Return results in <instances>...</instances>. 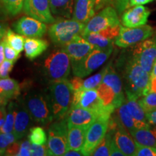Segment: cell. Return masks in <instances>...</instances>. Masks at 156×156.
Returning <instances> with one entry per match:
<instances>
[{
    "label": "cell",
    "instance_id": "1",
    "mask_svg": "<svg viewBox=\"0 0 156 156\" xmlns=\"http://www.w3.org/2000/svg\"><path fill=\"white\" fill-rule=\"evenodd\" d=\"M124 79L126 97L139 99L143 96L147 88L151 73H147L131 56L124 67Z\"/></svg>",
    "mask_w": 156,
    "mask_h": 156
},
{
    "label": "cell",
    "instance_id": "2",
    "mask_svg": "<svg viewBox=\"0 0 156 156\" xmlns=\"http://www.w3.org/2000/svg\"><path fill=\"white\" fill-rule=\"evenodd\" d=\"M49 90L54 119H64L71 108L73 99L74 90L70 81L67 79L51 81Z\"/></svg>",
    "mask_w": 156,
    "mask_h": 156
},
{
    "label": "cell",
    "instance_id": "3",
    "mask_svg": "<svg viewBox=\"0 0 156 156\" xmlns=\"http://www.w3.org/2000/svg\"><path fill=\"white\" fill-rule=\"evenodd\" d=\"M23 100L34 122L46 125L54 120L49 95L33 91L25 95Z\"/></svg>",
    "mask_w": 156,
    "mask_h": 156
},
{
    "label": "cell",
    "instance_id": "4",
    "mask_svg": "<svg viewBox=\"0 0 156 156\" xmlns=\"http://www.w3.org/2000/svg\"><path fill=\"white\" fill-rule=\"evenodd\" d=\"M85 25L74 19L58 20L49 27L48 35L54 45L64 46L76 37L81 36Z\"/></svg>",
    "mask_w": 156,
    "mask_h": 156
},
{
    "label": "cell",
    "instance_id": "5",
    "mask_svg": "<svg viewBox=\"0 0 156 156\" xmlns=\"http://www.w3.org/2000/svg\"><path fill=\"white\" fill-rule=\"evenodd\" d=\"M71 60L63 49L52 52L44 62V69L51 81L67 79L71 69Z\"/></svg>",
    "mask_w": 156,
    "mask_h": 156
},
{
    "label": "cell",
    "instance_id": "6",
    "mask_svg": "<svg viewBox=\"0 0 156 156\" xmlns=\"http://www.w3.org/2000/svg\"><path fill=\"white\" fill-rule=\"evenodd\" d=\"M68 123L67 118L56 120L48 130V147L51 155H64L69 150L68 145Z\"/></svg>",
    "mask_w": 156,
    "mask_h": 156
},
{
    "label": "cell",
    "instance_id": "7",
    "mask_svg": "<svg viewBox=\"0 0 156 156\" xmlns=\"http://www.w3.org/2000/svg\"><path fill=\"white\" fill-rule=\"evenodd\" d=\"M110 117L106 116H98L87 129L85 143L81 150L83 155H92L97 146L104 138L108 132Z\"/></svg>",
    "mask_w": 156,
    "mask_h": 156
},
{
    "label": "cell",
    "instance_id": "8",
    "mask_svg": "<svg viewBox=\"0 0 156 156\" xmlns=\"http://www.w3.org/2000/svg\"><path fill=\"white\" fill-rule=\"evenodd\" d=\"M119 25H120V21L116 9L112 6L108 5L86 23L81 36H84L93 32H99Z\"/></svg>",
    "mask_w": 156,
    "mask_h": 156
},
{
    "label": "cell",
    "instance_id": "9",
    "mask_svg": "<svg viewBox=\"0 0 156 156\" xmlns=\"http://www.w3.org/2000/svg\"><path fill=\"white\" fill-rule=\"evenodd\" d=\"M151 25H144L135 28L121 26L119 36L115 38L114 44L121 48H128L149 38L154 34Z\"/></svg>",
    "mask_w": 156,
    "mask_h": 156
},
{
    "label": "cell",
    "instance_id": "10",
    "mask_svg": "<svg viewBox=\"0 0 156 156\" xmlns=\"http://www.w3.org/2000/svg\"><path fill=\"white\" fill-rule=\"evenodd\" d=\"M113 49L94 48L83 62L72 67L74 75L82 78L89 75L103 65L112 54Z\"/></svg>",
    "mask_w": 156,
    "mask_h": 156
},
{
    "label": "cell",
    "instance_id": "11",
    "mask_svg": "<svg viewBox=\"0 0 156 156\" xmlns=\"http://www.w3.org/2000/svg\"><path fill=\"white\" fill-rule=\"evenodd\" d=\"M132 56L145 71L151 73L156 59V31L149 38L134 46Z\"/></svg>",
    "mask_w": 156,
    "mask_h": 156
},
{
    "label": "cell",
    "instance_id": "12",
    "mask_svg": "<svg viewBox=\"0 0 156 156\" xmlns=\"http://www.w3.org/2000/svg\"><path fill=\"white\" fill-rule=\"evenodd\" d=\"M71 60L72 67L83 62L92 51L95 48L93 44L82 36H78L72 41L62 46Z\"/></svg>",
    "mask_w": 156,
    "mask_h": 156
},
{
    "label": "cell",
    "instance_id": "13",
    "mask_svg": "<svg viewBox=\"0 0 156 156\" xmlns=\"http://www.w3.org/2000/svg\"><path fill=\"white\" fill-rule=\"evenodd\" d=\"M17 34L28 38H41L47 31V25L34 17L24 16L13 25Z\"/></svg>",
    "mask_w": 156,
    "mask_h": 156
},
{
    "label": "cell",
    "instance_id": "14",
    "mask_svg": "<svg viewBox=\"0 0 156 156\" xmlns=\"http://www.w3.org/2000/svg\"><path fill=\"white\" fill-rule=\"evenodd\" d=\"M23 11L28 16L45 23L55 22L51 11L49 0H25Z\"/></svg>",
    "mask_w": 156,
    "mask_h": 156
},
{
    "label": "cell",
    "instance_id": "15",
    "mask_svg": "<svg viewBox=\"0 0 156 156\" xmlns=\"http://www.w3.org/2000/svg\"><path fill=\"white\" fill-rule=\"evenodd\" d=\"M77 107L92 111L97 114L98 117L111 116L114 113L112 110L104 106L101 98L99 97L97 89L83 90Z\"/></svg>",
    "mask_w": 156,
    "mask_h": 156
},
{
    "label": "cell",
    "instance_id": "16",
    "mask_svg": "<svg viewBox=\"0 0 156 156\" xmlns=\"http://www.w3.org/2000/svg\"><path fill=\"white\" fill-rule=\"evenodd\" d=\"M111 130L113 131V140L124 155L135 156L136 151V142L129 132L122 125L119 118L116 126L114 129Z\"/></svg>",
    "mask_w": 156,
    "mask_h": 156
},
{
    "label": "cell",
    "instance_id": "17",
    "mask_svg": "<svg viewBox=\"0 0 156 156\" xmlns=\"http://www.w3.org/2000/svg\"><path fill=\"white\" fill-rule=\"evenodd\" d=\"M14 111L15 124L13 133L18 140L27 134L31 124V120L33 119L23 99H19L16 103H14Z\"/></svg>",
    "mask_w": 156,
    "mask_h": 156
},
{
    "label": "cell",
    "instance_id": "18",
    "mask_svg": "<svg viewBox=\"0 0 156 156\" xmlns=\"http://www.w3.org/2000/svg\"><path fill=\"white\" fill-rule=\"evenodd\" d=\"M151 11L147 7L142 5H136L123 12L122 22L124 26L135 28L145 25L147 22Z\"/></svg>",
    "mask_w": 156,
    "mask_h": 156
},
{
    "label": "cell",
    "instance_id": "19",
    "mask_svg": "<svg viewBox=\"0 0 156 156\" xmlns=\"http://www.w3.org/2000/svg\"><path fill=\"white\" fill-rule=\"evenodd\" d=\"M68 126H87L89 127L96 120V114L81 107H71L66 116Z\"/></svg>",
    "mask_w": 156,
    "mask_h": 156
},
{
    "label": "cell",
    "instance_id": "20",
    "mask_svg": "<svg viewBox=\"0 0 156 156\" xmlns=\"http://www.w3.org/2000/svg\"><path fill=\"white\" fill-rule=\"evenodd\" d=\"M95 12V0H76L73 17L86 24L94 16Z\"/></svg>",
    "mask_w": 156,
    "mask_h": 156
},
{
    "label": "cell",
    "instance_id": "21",
    "mask_svg": "<svg viewBox=\"0 0 156 156\" xmlns=\"http://www.w3.org/2000/svg\"><path fill=\"white\" fill-rule=\"evenodd\" d=\"M87 126H68V145L69 150L81 151L86 137Z\"/></svg>",
    "mask_w": 156,
    "mask_h": 156
},
{
    "label": "cell",
    "instance_id": "22",
    "mask_svg": "<svg viewBox=\"0 0 156 156\" xmlns=\"http://www.w3.org/2000/svg\"><path fill=\"white\" fill-rule=\"evenodd\" d=\"M48 42L39 38H25L24 50L25 56L30 60H34L46 51Z\"/></svg>",
    "mask_w": 156,
    "mask_h": 156
},
{
    "label": "cell",
    "instance_id": "23",
    "mask_svg": "<svg viewBox=\"0 0 156 156\" xmlns=\"http://www.w3.org/2000/svg\"><path fill=\"white\" fill-rule=\"evenodd\" d=\"M125 102L129 112H130L134 120L138 124L140 129L150 127L151 124L147 122L146 112L142 108L141 105L140 104L138 99L134 98L126 97Z\"/></svg>",
    "mask_w": 156,
    "mask_h": 156
},
{
    "label": "cell",
    "instance_id": "24",
    "mask_svg": "<svg viewBox=\"0 0 156 156\" xmlns=\"http://www.w3.org/2000/svg\"><path fill=\"white\" fill-rule=\"evenodd\" d=\"M76 0H49L52 14L58 17L71 18Z\"/></svg>",
    "mask_w": 156,
    "mask_h": 156
},
{
    "label": "cell",
    "instance_id": "25",
    "mask_svg": "<svg viewBox=\"0 0 156 156\" xmlns=\"http://www.w3.org/2000/svg\"><path fill=\"white\" fill-rule=\"evenodd\" d=\"M147 128L138 129L132 132L131 135L134 141L140 145L156 147V125Z\"/></svg>",
    "mask_w": 156,
    "mask_h": 156
},
{
    "label": "cell",
    "instance_id": "26",
    "mask_svg": "<svg viewBox=\"0 0 156 156\" xmlns=\"http://www.w3.org/2000/svg\"><path fill=\"white\" fill-rule=\"evenodd\" d=\"M102 83H104L112 87L114 92L116 93L117 97L121 101L124 102L125 101V96L124 95L122 89V82L118 74L116 73L114 67L109 64L108 70H107L106 75L103 77Z\"/></svg>",
    "mask_w": 156,
    "mask_h": 156
},
{
    "label": "cell",
    "instance_id": "27",
    "mask_svg": "<svg viewBox=\"0 0 156 156\" xmlns=\"http://www.w3.org/2000/svg\"><path fill=\"white\" fill-rule=\"evenodd\" d=\"M0 94L7 100L17 99L20 95L19 83L9 77L0 78Z\"/></svg>",
    "mask_w": 156,
    "mask_h": 156
},
{
    "label": "cell",
    "instance_id": "28",
    "mask_svg": "<svg viewBox=\"0 0 156 156\" xmlns=\"http://www.w3.org/2000/svg\"><path fill=\"white\" fill-rule=\"evenodd\" d=\"M116 115L122 125L129 132L130 134L140 129L138 124L129 112L125 101L116 108Z\"/></svg>",
    "mask_w": 156,
    "mask_h": 156
},
{
    "label": "cell",
    "instance_id": "29",
    "mask_svg": "<svg viewBox=\"0 0 156 156\" xmlns=\"http://www.w3.org/2000/svg\"><path fill=\"white\" fill-rule=\"evenodd\" d=\"M95 48L101 49L114 48V40L108 38L100 32H93L83 36Z\"/></svg>",
    "mask_w": 156,
    "mask_h": 156
},
{
    "label": "cell",
    "instance_id": "30",
    "mask_svg": "<svg viewBox=\"0 0 156 156\" xmlns=\"http://www.w3.org/2000/svg\"><path fill=\"white\" fill-rule=\"evenodd\" d=\"M25 38V36L19 34H15L9 28L7 29L5 36L4 37L6 42L19 53H21L24 50Z\"/></svg>",
    "mask_w": 156,
    "mask_h": 156
},
{
    "label": "cell",
    "instance_id": "31",
    "mask_svg": "<svg viewBox=\"0 0 156 156\" xmlns=\"http://www.w3.org/2000/svg\"><path fill=\"white\" fill-rule=\"evenodd\" d=\"M113 139V131L108 129V132L101 143L97 146L91 155L108 156L111 153V144Z\"/></svg>",
    "mask_w": 156,
    "mask_h": 156
},
{
    "label": "cell",
    "instance_id": "32",
    "mask_svg": "<svg viewBox=\"0 0 156 156\" xmlns=\"http://www.w3.org/2000/svg\"><path fill=\"white\" fill-rule=\"evenodd\" d=\"M108 65L106 66V67L101 69L98 73L95 74V75L91 76L85 80L83 81V90H88V89H97L98 87L100 85V84L102 83L103 77L106 75L107 70H108Z\"/></svg>",
    "mask_w": 156,
    "mask_h": 156
},
{
    "label": "cell",
    "instance_id": "33",
    "mask_svg": "<svg viewBox=\"0 0 156 156\" xmlns=\"http://www.w3.org/2000/svg\"><path fill=\"white\" fill-rule=\"evenodd\" d=\"M28 140L31 144L45 145L47 142V136L45 130L41 126H34L30 129Z\"/></svg>",
    "mask_w": 156,
    "mask_h": 156
},
{
    "label": "cell",
    "instance_id": "34",
    "mask_svg": "<svg viewBox=\"0 0 156 156\" xmlns=\"http://www.w3.org/2000/svg\"><path fill=\"white\" fill-rule=\"evenodd\" d=\"M15 124V111L14 102H10L7 107V115H6L5 122L0 129V132L4 133H10L13 132Z\"/></svg>",
    "mask_w": 156,
    "mask_h": 156
},
{
    "label": "cell",
    "instance_id": "35",
    "mask_svg": "<svg viewBox=\"0 0 156 156\" xmlns=\"http://www.w3.org/2000/svg\"><path fill=\"white\" fill-rule=\"evenodd\" d=\"M25 0H2L7 12L12 16L18 15L23 9Z\"/></svg>",
    "mask_w": 156,
    "mask_h": 156
},
{
    "label": "cell",
    "instance_id": "36",
    "mask_svg": "<svg viewBox=\"0 0 156 156\" xmlns=\"http://www.w3.org/2000/svg\"><path fill=\"white\" fill-rule=\"evenodd\" d=\"M140 104L146 113L156 110V93H151L138 99Z\"/></svg>",
    "mask_w": 156,
    "mask_h": 156
},
{
    "label": "cell",
    "instance_id": "37",
    "mask_svg": "<svg viewBox=\"0 0 156 156\" xmlns=\"http://www.w3.org/2000/svg\"><path fill=\"white\" fill-rule=\"evenodd\" d=\"M16 140H17L13 132L10 133L0 132V155H5L8 146Z\"/></svg>",
    "mask_w": 156,
    "mask_h": 156
},
{
    "label": "cell",
    "instance_id": "38",
    "mask_svg": "<svg viewBox=\"0 0 156 156\" xmlns=\"http://www.w3.org/2000/svg\"><path fill=\"white\" fill-rule=\"evenodd\" d=\"M136 151L135 156H156V147L145 146L136 142Z\"/></svg>",
    "mask_w": 156,
    "mask_h": 156
},
{
    "label": "cell",
    "instance_id": "39",
    "mask_svg": "<svg viewBox=\"0 0 156 156\" xmlns=\"http://www.w3.org/2000/svg\"><path fill=\"white\" fill-rule=\"evenodd\" d=\"M30 151H31V155L33 156L51 155L48 145H46V144H45V145L31 144Z\"/></svg>",
    "mask_w": 156,
    "mask_h": 156
},
{
    "label": "cell",
    "instance_id": "40",
    "mask_svg": "<svg viewBox=\"0 0 156 156\" xmlns=\"http://www.w3.org/2000/svg\"><path fill=\"white\" fill-rule=\"evenodd\" d=\"M5 39V38H4ZM20 54L19 52H17V51H15L12 47H11L9 45L7 44V42L5 43V59L9 60V61L13 62L15 63V62L20 57Z\"/></svg>",
    "mask_w": 156,
    "mask_h": 156
},
{
    "label": "cell",
    "instance_id": "41",
    "mask_svg": "<svg viewBox=\"0 0 156 156\" xmlns=\"http://www.w3.org/2000/svg\"><path fill=\"white\" fill-rule=\"evenodd\" d=\"M14 67V62L9 60H4L0 64V78L8 77V75Z\"/></svg>",
    "mask_w": 156,
    "mask_h": 156
},
{
    "label": "cell",
    "instance_id": "42",
    "mask_svg": "<svg viewBox=\"0 0 156 156\" xmlns=\"http://www.w3.org/2000/svg\"><path fill=\"white\" fill-rule=\"evenodd\" d=\"M115 9L119 14H122L129 7V0H111Z\"/></svg>",
    "mask_w": 156,
    "mask_h": 156
},
{
    "label": "cell",
    "instance_id": "43",
    "mask_svg": "<svg viewBox=\"0 0 156 156\" xmlns=\"http://www.w3.org/2000/svg\"><path fill=\"white\" fill-rule=\"evenodd\" d=\"M20 148V143L17 142H14L8 146L6 150L5 155L7 156H15L18 155Z\"/></svg>",
    "mask_w": 156,
    "mask_h": 156
},
{
    "label": "cell",
    "instance_id": "44",
    "mask_svg": "<svg viewBox=\"0 0 156 156\" xmlns=\"http://www.w3.org/2000/svg\"><path fill=\"white\" fill-rule=\"evenodd\" d=\"M31 143L28 140H25L20 143V148L17 156H30L31 155L30 151Z\"/></svg>",
    "mask_w": 156,
    "mask_h": 156
},
{
    "label": "cell",
    "instance_id": "45",
    "mask_svg": "<svg viewBox=\"0 0 156 156\" xmlns=\"http://www.w3.org/2000/svg\"><path fill=\"white\" fill-rule=\"evenodd\" d=\"M83 81L84 80L82 79V77H77V76H75V77L73 78V79L70 80V83H71L73 90L76 91L83 89Z\"/></svg>",
    "mask_w": 156,
    "mask_h": 156
},
{
    "label": "cell",
    "instance_id": "46",
    "mask_svg": "<svg viewBox=\"0 0 156 156\" xmlns=\"http://www.w3.org/2000/svg\"><path fill=\"white\" fill-rule=\"evenodd\" d=\"M151 93H156V77L152 75L151 79H150L147 88H146L145 93H144V95Z\"/></svg>",
    "mask_w": 156,
    "mask_h": 156
},
{
    "label": "cell",
    "instance_id": "47",
    "mask_svg": "<svg viewBox=\"0 0 156 156\" xmlns=\"http://www.w3.org/2000/svg\"><path fill=\"white\" fill-rule=\"evenodd\" d=\"M111 156H125L124 154L122 153V151L118 147L116 144L115 143L114 140L112 139V144H111Z\"/></svg>",
    "mask_w": 156,
    "mask_h": 156
},
{
    "label": "cell",
    "instance_id": "48",
    "mask_svg": "<svg viewBox=\"0 0 156 156\" xmlns=\"http://www.w3.org/2000/svg\"><path fill=\"white\" fill-rule=\"evenodd\" d=\"M146 117L151 125H156V110L146 113Z\"/></svg>",
    "mask_w": 156,
    "mask_h": 156
},
{
    "label": "cell",
    "instance_id": "49",
    "mask_svg": "<svg viewBox=\"0 0 156 156\" xmlns=\"http://www.w3.org/2000/svg\"><path fill=\"white\" fill-rule=\"evenodd\" d=\"M111 4V0H95V11L103 8Z\"/></svg>",
    "mask_w": 156,
    "mask_h": 156
},
{
    "label": "cell",
    "instance_id": "50",
    "mask_svg": "<svg viewBox=\"0 0 156 156\" xmlns=\"http://www.w3.org/2000/svg\"><path fill=\"white\" fill-rule=\"evenodd\" d=\"M6 115H7V111L5 108V106H0V129L5 122Z\"/></svg>",
    "mask_w": 156,
    "mask_h": 156
},
{
    "label": "cell",
    "instance_id": "51",
    "mask_svg": "<svg viewBox=\"0 0 156 156\" xmlns=\"http://www.w3.org/2000/svg\"><path fill=\"white\" fill-rule=\"evenodd\" d=\"M153 1L154 0H129V6L144 5Z\"/></svg>",
    "mask_w": 156,
    "mask_h": 156
},
{
    "label": "cell",
    "instance_id": "52",
    "mask_svg": "<svg viewBox=\"0 0 156 156\" xmlns=\"http://www.w3.org/2000/svg\"><path fill=\"white\" fill-rule=\"evenodd\" d=\"M5 39H3L0 41V64H1L5 60Z\"/></svg>",
    "mask_w": 156,
    "mask_h": 156
},
{
    "label": "cell",
    "instance_id": "53",
    "mask_svg": "<svg viewBox=\"0 0 156 156\" xmlns=\"http://www.w3.org/2000/svg\"><path fill=\"white\" fill-rule=\"evenodd\" d=\"M64 155L66 156H81L83 155V153H82L81 151H73V150H68V151L66 152Z\"/></svg>",
    "mask_w": 156,
    "mask_h": 156
},
{
    "label": "cell",
    "instance_id": "54",
    "mask_svg": "<svg viewBox=\"0 0 156 156\" xmlns=\"http://www.w3.org/2000/svg\"><path fill=\"white\" fill-rule=\"evenodd\" d=\"M7 29L8 28H7V25L3 24V23H0V41H1L4 37L5 36Z\"/></svg>",
    "mask_w": 156,
    "mask_h": 156
},
{
    "label": "cell",
    "instance_id": "55",
    "mask_svg": "<svg viewBox=\"0 0 156 156\" xmlns=\"http://www.w3.org/2000/svg\"><path fill=\"white\" fill-rule=\"evenodd\" d=\"M7 101H8V100L7 98H5V97H3L2 95L0 94V106H5L7 103Z\"/></svg>",
    "mask_w": 156,
    "mask_h": 156
},
{
    "label": "cell",
    "instance_id": "56",
    "mask_svg": "<svg viewBox=\"0 0 156 156\" xmlns=\"http://www.w3.org/2000/svg\"><path fill=\"white\" fill-rule=\"evenodd\" d=\"M151 75L154 76V77H156V59L153 64V69H152V71H151Z\"/></svg>",
    "mask_w": 156,
    "mask_h": 156
}]
</instances>
